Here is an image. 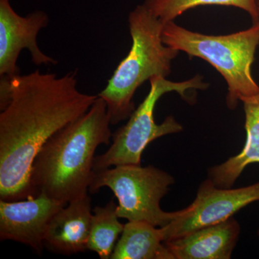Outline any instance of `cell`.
Listing matches in <instances>:
<instances>
[{"label": "cell", "instance_id": "cell-7", "mask_svg": "<svg viewBox=\"0 0 259 259\" xmlns=\"http://www.w3.org/2000/svg\"><path fill=\"white\" fill-rule=\"evenodd\" d=\"M256 201H259V182L241 188H220L207 179L199 186L194 202L179 210L173 221L161 228L163 243L223 222Z\"/></svg>", "mask_w": 259, "mask_h": 259}, {"label": "cell", "instance_id": "cell-1", "mask_svg": "<svg viewBox=\"0 0 259 259\" xmlns=\"http://www.w3.org/2000/svg\"><path fill=\"white\" fill-rule=\"evenodd\" d=\"M76 72L61 77L39 70L11 79L9 105L0 113V198L35 197L32 164L49 139L90 110L98 95L78 90Z\"/></svg>", "mask_w": 259, "mask_h": 259}, {"label": "cell", "instance_id": "cell-10", "mask_svg": "<svg viewBox=\"0 0 259 259\" xmlns=\"http://www.w3.org/2000/svg\"><path fill=\"white\" fill-rule=\"evenodd\" d=\"M93 212L88 194L70 201L49 223L44 246L54 253L75 254L88 249Z\"/></svg>", "mask_w": 259, "mask_h": 259}, {"label": "cell", "instance_id": "cell-2", "mask_svg": "<svg viewBox=\"0 0 259 259\" xmlns=\"http://www.w3.org/2000/svg\"><path fill=\"white\" fill-rule=\"evenodd\" d=\"M105 100L98 97L90 110L54 134L32 164L31 183L36 196L45 193L67 204L88 194L97 147L109 145L112 134Z\"/></svg>", "mask_w": 259, "mask_h": 259}, {"label": "cell", "instance_id": "cell-14", "mask_svg": "<svg viewBox=\"0 0 259 259\" xmlns=\"http://www.w3.org/2000/svg\"><path fill=\"white\" fill-rule=\"evenodd\" d=\"M117 207L112 199L105 207L93 209L88 249L97 253L102 259L111 258L117 238L125 227L119 221Z\"/></svg>", "mask_w": 259, "mask_h": 259}, {"label": "cell", "instance_id": "cell-16", "mask_svg": "<svg viewBox=\"0 0 259 259\" xmlns=\"http://www.w3.org/2000/svg\"><path fill=\"white\" fill-rule=\"evenodd\" d=\"M258 10L259 13V0H258Z\"/></svg>", "mask_w": 259, "mask_h": 259}, {"label": "cell", "instance_id": "cell-3", "mask_svg": "<svg viewBox=\"0 0 259 259\" xmlns=\"http://www.w3.org/2000/svg\"><path fill=\"white\" fill-rule=\"evenodd\" d=\"M128 23L132 47L98 95L106 103L111 125L131 117L136 110L133 97L138 88L153 76L166 78L171 74L172 61L180 52L163 44L164 23L144 5L130 13Z\"/></svg>", "mask_w": 259, "mask_h": 259}, {"label": "cell", "instance_id": "cell-4", "mask_svg": "<svg viewBox=\"0 0 259 259\" xmlns=\"http://www.w3.org/2000/svg\"><path fill=\"white\" fill-rule=\"evenodd\" d=\"M162 40L167 47L183 51L190 57L207 61L228 84L227 106L234 110L239 100L259 93L251 74L259 45V20L248 30L226 35H208L192 32L175 21L163 25Z\"/></svg>", "mask_w": 259, "mask_h": 259}, {"label": "cell", "instance_id": "cell-9", "mask_svg": "<svg viewBox=\"0 0 259 259\" xmlns=\"http://www.w3.org/2000/svg\"><path fill=\"white\" fill-rule=\"evenodd\" d=\"M65 205L42 192L21 200L0 199V238L28 245L40 254L49 223Z\"/></svg>", "mask_w": 259, "mask_h": 259}, {"label": "cell", "instance_id": "cell-17", "mask_svg": "<svg viewBox=\"0 0 259 259\" xmlns=\"http://www.w3.org/2000/svg\"><path fill=\"white\" fill-rule=\"evenodd\" d=\"M258 236H259V231H258Z\"/></svg>", "mask_w": 259, "mask_h": 259}, {"label": "cell", "instance_id": "cell-8", "mask_svg": "<svg viewBox=\"0 0 259 259\" xmlns=\"http://www.w3.org/2000/svg\"><path fill=\"white\" fill-rule=\"evenodd\" d=\"M49 23V16L44 12L37 10L22 17L13 9L10 0H0V76L13 78L20 75L17 61L23 49L30 51L36 66L57 64L37 46V35Z\"/></svg>", "mask_w": 259, "mask_h": 259}, {"label": "cell", "instance_id": "cell-15", "mask_svg": "<svg viewBox=\"0 0 259 259\" xmlns=\"http://www.w3.org/2000/svg\"><path fill=\"white\" fill-rule=\"evenodd\" d=\"M144 5L163 23L174 21L187 10L204 5L235 7L248 13L253 23L259 20L258 0H146Z\"/></svg>", "mask_w": 259, "mask_h": 259}, {"label": "cell", "instance_id": "cell-13", "mask_svg": "<svg viewBox=\"0 0 259 259\" xmlns=\"http://www.w3.org/2000/svg\"><path fill=\"white\" fill-rule=\"evenodd\" d=\"M111 259H175L163 243L161 228L128 221L116 243Z\"/></svg>", "mask_w": 259, "mask_h": 259}, {"label": "cell", "instance_id": "cell-6", "mask_svg": "<svg viewBox=\"0 0 259 259\" xmlns=\"http://www.w3.org/2000/svg\"><path fill=\"white\" fill-rule=\"evenodd\" d=\"M175 182L169 174L153 166L118 165L94 171L89 192L95 194L102 187H108L118 201L119 218L162 228L173 221L178 212H165L160 207L162 198Z\"/></svg>", "mask_w": 259, "mask_h": 259}, {"label": "cell", "instance_id": "cell-5", "mask_svg": "<svg viewBox=\"0 0 259 259\" xmlns=\"http://www.w3.org/2000/svg\"><path fill=\"white\" fill-rule=\"evenodd\" d=\"M151 88L144 102L134 110L125 125L112 134V144L106 152L95 156L94 171L106 169L118 165H141V156L150 143L162 136L183 131L173 116H168L161 124L154 119L156 103L165 94L176 92L189 100L187 91L206 90L209 84L201 76L180 82L167 80L162 76H153L149 80Z\"/></svg>", "mask_w": 259, "mask_h": 259}, {"label": "cell", "instance_id": "cell-11", "mask_svg": "<svg viewBox=\"0 0 259 259\" xmlns=\"http://www.w3.org/2000/svg\"><path fill=\"white\" fill-rule=\"evenodd\" d=\"M241 233L234 218L164 242L175 259H230Z\"/></svg>", "mask_w": 259, "mask_h": 259}, {"label": "cell", "instance_id": "cell-12", "mask_svg": "<svg viewBox=\"0 0 259 259\" xmlns=\"http://www.w3.org/2000/svg\"><path fill=\"white\" fill-rule=\"evenodd\" d=\"M244 105L246 141L241 152L209 168L208 179L220 188H231L245 167L259 163V93L241 100Z\"/></svg>", "mask_w": 259, "mask_h": 259}]
</instances>
